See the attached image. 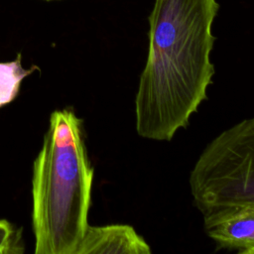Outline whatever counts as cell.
Returning a JSON list of instances; mask_svg holds the SVG:
<instances>
[{"instance_id":"1","label":"cell","mask_w":254,"mask_h":254,"mask_svg":"<svg viewBox=\"0 0 254 254\" xmlns=\"http://www.w3.org/2000/svg\"><path fill=\"white\" fill-rule=\"evenodd\" d=\"M217 0H155L149 50L135 96L137 134L171 141L206 99L214 66L212 24Z\"/></svg>"},{"instance_id":"2","label":"cell","mask_w":254,"mask_h":254,"mask_svg":"<svg viewBox=\"0 0 254 254\" xmlns=\"http://www.w3.org/2000/svg\"><path fill=\"white\" fill-rule=\"evenodd\" d=\"M93 168L81 121L56 110L35 159L32 222L36 254H74L88 226Z\"/></svg>"},{"instance_id":"3","label":"cell","mask_w":254,"mask_h":254,"mask_svg":"<svg viewBox=\"0 0 254 254\" xmlns=\"http://www.w3.org/2000/svg\"><path fill=\"white\" fill-rule=\"evenodd\" d=\"M189 182L203 223L254 207V116L213 138L197 158Z\"/></svg>"},{"instance_id":"4","label":"cell","mask_w":254,"mask_h":254,"mask_svg":"<svg viewBox=\"0 0 254 254\" xmlns=\"http://www.w3.org/2000/svg\"><path fill=\"white\" fill-rule=\"evenodd\" d=\"M145 239L128 224L88 225L74 254H150Z\"/></svg>"},{"instance_id":"5","label":"cell","mask_w":254,"mask_h":254,"mask_svg":"<svg viewBox=\"0 0 254 254\" xmlns=\"http://www.w3.org/2000/svg\"><path fill=\"white\" fill-rule=\"evenodd\" d=\"M219 248L254 254V207L235 209L203 224Z\"/></svg>"},{"instance_id":"6","label":"cell","mask_w":254,"mask_h":254,"mask_svg":"<svg viewBox=\"0 0 254 254\" xmlns=\"http://www.w3.org/2000/svg\"><path fill=\"white\" fill-rule=\"evenodd\" d=\"M33 72L21 64V56L12 62L0 63V107L10 103L18 94L21 81Z\"/></svg>"},{"instance_id":"7","label":"cell","mask_w":254,"mask_h":254,"mask_svg":"<svg viewBox=\"0 0 254 254\" xmlns=\"http://www.w3.org/2000/svg\"><path fill=\"white\" fill-rule=\"evenodd\" d=\"M24 250L22 231L8 220L0 219V254H22Z\"/></svg>"},{"instance_id":"8","label":"cell","mask_w":254,"mask_h":254,"mask_svg":"<svg viewBox=\"0 0 254 254\" xmlns=\"http://www.w3.org/2000/svg\"><path fill=\"white\" fill-rule=\"evenodd\" d=\"M44 1H48V2H50V1H59V0H44Z\"/></svg>"}]
</instances>
